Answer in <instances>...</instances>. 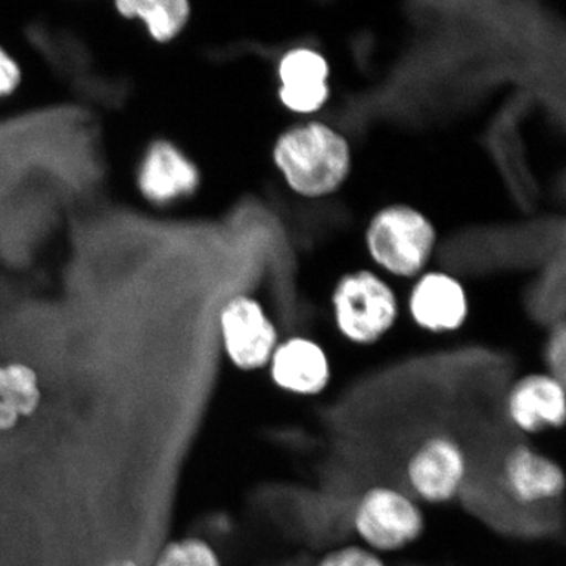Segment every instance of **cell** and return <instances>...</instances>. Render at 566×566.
Here are the masks:
<instances>
[{"mask_svg":"<svg viewBox=\"0 0 566 566\" xmlns=\"http://www.w3.org/2000/svg\"><path fill=\"white\" fill-rule=\"evenodd\" d=\"M273 158L290 188L306 197L335 192L352 165L348 142L322 123L298 125L283 133L275 142Z\"/></svg>","mask_w":566,"mask_h":566,"instance_id":"obj_1","label":"cell"},{"mask_svg":"<svg viewBox=\"0 0 566 566\" xmlns=\"http://www.w3.org/2000/svg\"><path fill=\"white\" fill-rule=\"evenodd\" d=\"M427 526L423 506L398 485L366 486L352 507L350 527L357 543L385 557L412 547Z\"/></svg>","mask_w":566,"mask_h":566,"instance_id":"obj_2","label":"cell"},{"mask_svg":"<svg viewBox=\"0 0 566 566\" xmlns=\"http://www.w3.org/2000/svg\"><path fill=\"white\" fill-rule=\"evenodd\" d=\"M332 318L344 342L370 348L391 334L400 317L398 294L371 271L343 275L331 295Z\"/></svg>","mask_w":566,"mask_h":566,"instance_id":"obj_3","label":"cell"},{"mask_svg":"<svg viewBox=\"0 0 566 566\" xmlns=\"http://www.w3.org/2000/svg\"><path fill=\"white\" fill-rule=\"evenodd\" d=\"M469 450L451 431L436 430L413 444L405 462L407 491L423 505L454 502L469 480Z\"/></svg>","mask_w":566,"mask_h":566,"instance_id":"obj_4","label":"cell"},{"mask_svg":"<svg viewBox=\"0 0 566 566\" xmlns=\"http://www.w3.org/2000/svg\"><path fill=\"white\" fill-rule=\"evenodd\" d=\"M436 245V230L420 211L406 205L380 210L367 229V247L375 263L400 279H413L427 268Z\"/></svg>","mask_w":566,"mask_h":566,"instance_id":"obj_5","label":"cell"},{"mask_svg":"<svg viewBox=\"0 0 566 566\" xmlns=\"http://www.w3.org/2000/svg\"><path fill=\"white\" fill-rule=\"evenodd\" d=\"M226 354L243 371L265 369L280 343V332L263 304L250 295H235L221 313Z\"/></svg>","mask_w":566,"mask_h":566,"instance_id":"obj_6","label":"cell"},{"mask_svg":"<svg viewBox=\"0 0 566 566\" xmlns=\"http://www.w3.org/2000/svg\"><path fill=\"white\" fill-rule=\"evenodd\" d=\"M499 484L513 504L536 507L563 497L565 473L562 464L546 452L516 442L501 458Z\"/></svg>","mask_w":566,"mask_h":566,"instance_id":"obj_7","label":"cell"},{"mask_svg":"<svg viewBox=\"0 0 566 566\" xmlns=\"http://www.w3.org/2000/svg\"><path fill=\"white\" fill-rule=\"evenodd\" d=\"M505 416L514 430L527 437L562 430L566 419L565 381L551 371H531L509 387Z\"/></svg>","mask_w":566,"mask_h":566,"instance_id":"obj_8","label":"cell"},{"mask_svg":"<svg viewBox=\"0 0 566 566\" xmlns=\"http://www.w3.org/2000/svg\"><path fill=\"white\" fill-rule=\"evenodd\" d=\"M407 311L410 322L423 334L450 336L465 327L471 303L463 283L454 275L428 272L410 290Z\"/></svg>","mask_w":566,"mask_h":566,"instance_id":"obj_9","label":"cell"},{"mask_svg":"<svg viewBox=\"0 0 566 566\" xmlns=\"http://www.w3.org/2000/svg\"><path fill=\"white\" fill-rule=\"evenodd\" d=\"M268 369L275 387L298 398H317L334 380L327 348L307 335H293L280 342Z\"/></svg>","mask_w":566,"mask_h":566,"instance_id":"obj_10","label":"cell"},{"mask_svg":"<svg viewBox=\"0 0 566 566\" xmlns=\"http://www.w3.org/2000/svg\"><path fill=\"white\" fill-rule=\"evenodd\" d=\"M200 171L181 148L166 139L148 146L138 171V187L148 201L167 205L200 187Z\"/></svg>","mask_w":566,"mask_h":566,"instance_id":"obj_11","label":"cell"},{"mask_svg":"<svg viewBox=\"0 0 566 566\" xmlns=\"http://www.w3.org/2000/svg\"><path fill=\"white\" fill-rule=\"evenodd\" d=\"M279 95L287 109L296 113H314L329 97V66L322 54L311 49L290 51L280 62Z\"/></svg>","mask_w":566,"mask_h":566,"instance_id":"obj_12","label":"cell"},{"mask_svg":"<svg viewBox=\"0 0 566 566\" xmlns=\"http://www.w3.org/2000/svg\"><path fill=\"white\" fill-rule=\"evenodd\" d=\"M116 9L124 18L140 21L158 42L175 40L190 18L186 0H122Z\"/></svg>","mask_w":566,"mask_h":566,"instance_id":"obj_13","label":"cell"},{"mask_svg":"<svg viewBox=\"0 0 566 566\" xmlns=\"http://www.w3.org/2000/svg\"><path fill=\"white\" fill-rule=\"evenodd\" d=\"M40 401L38 375L31 367H0V430L15 427L21 416L33 415Z\"/></svg>","mask_w":566,"mask_h":566,"instance_id":"obj_14","label":"cell"},{"mask_svg":"<svg viewBox=\"0 0 566 566\" xmlns=\"http://www.w3.org/2000/svg\"><path fill=\"white\" fill-rule=\"evenodd\" d=\"M154 566H223V562L210 542L186 536L167 543Z\"/></svg>","mask_w":566,"mask_h":566,"instance_id":"obj_15","label":"cell"},{"mask_svg":"<svg viewBox=\"0 0 566 566\" xmlns=\"http://www.w3.org/2000/svg\"><path fill=\"white\" fill-rule=\"evenodd\" d=\"M315 566H389L385 556L359 543L339 544L317 558Z\"/></svg>","mask_w":566,"mask_h":566,"instance_id":"obj_16","label":"cell"},{"mask_svg":"<svg viewBox=\"0 0 566 566\" xmlns=\"http://www.w3.org/2000/svg\"><path fill=\"white\" fill-rule=\"evenodd\" d=\"M23 81V71L7 49L0 45V98L15 94Z\"/></svg>","mask_w":566,"mask_h":566,"instance_id":"obj_17","label":"cell"},{"mask_svg":"<svg viewBox=\"0 0 566 566\" xmlns=\"http://www.w3.org/2000/svg\"><path fill=\"white\" fill-rule=\"evenodd\" d=\"M104 566H140V565L136 560H133V558H116V560L106 563Z\"/></svg>","mask_w":566,"mask_h":566,"instance_id":"obj_18","label":"cell"}]
</instances>
